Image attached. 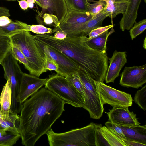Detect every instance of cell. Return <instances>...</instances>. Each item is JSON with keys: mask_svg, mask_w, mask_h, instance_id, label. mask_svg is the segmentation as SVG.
Instances as JSON below:
<instances>
[{"mask_svg": "<svg viewBox=\"0 0 146 146\" xmlns=\"http://www.w3.org/2000/svg\"><path fill=\"white\" fill-rule=\"evenodd\" d=\"M64 102L43 87L23 104L17 129L22 145L33 146L64 111Z\"/></svg>", "mask_w": 146, "mask_h": 146, "instance_id": "cell-1", "label": "cell"}, {"mask_svg": "<svg viewBox=\"0 0 146 146\" xmlns=\"http://www.w3.org/2000/svg\"><path fill=\"white\" fill-rule=\"evenodd\" d=\"M34 36L35 39L66 55L95 80L104 82L108 67L107 54L89 47L82 36H67L63 40L48 34Z\"/></svg>", "mask_w": 146, "mask_h": 146, "instance_id": "cell-2", "label": "cell"}, {"mask_svg": "<svg viewBox=\"0 0 146 146\" xmlns=\"http://www.w3.org/2000/svg\"><path fill=\"white\" fill-rule=\"evenodd\" d=\"M11 45L22 52L28 62V70L30 74L38 77L47 72L45 68V60L36 43L34 35L25 31L10 37Z\"/></svg>", "mask_w": 146, "mask_h": 146, "instance_id": "cell-3", "label": "cell"}, {"mask_svg": "<svg viewBox=\"0 0 146 146\" xmlns=\"http://www.w3.org/2000/svg\"><path fill=\"white\" fill-rule=\"evenodd\" d=\"M50 146H96L94 123L61 133L51 128L46 133Z\"/></svg>", "mask_w": 146, "mask_h": 146, "instance_id": "cell-4", "label": "cell"}, {"mask_svg": "<svg viewBox=\"0 0 146 146\" xmlns=\"http://www.w3.org/2000/svg\"><path fill=\"white\" fill-rule=\"evenodd\" d=\"M0 64L4 71V78L8 79L10 84L12 100L10 113H19L23 107L17 101L21 80L23 73L22 71L17 60L13 56L11 50L2 60Z\"/></svg>", "mask_w": 146, "mask_h": 146, "instance_id": "cell-5", "label": "cell"}, {"mask_svg": "<svg viewBox=\"0 0 146 146\" xmlns=\"http://www.w3.org/2000/svg\"><path fill=\"white\" fill-rule=\"evenodd\" d=\"M45 87L75 107H82L84 100L80 93L65 77L55 73L49 76Z\"/></svg>", "mask_w": 146, "mask_h": 146, "instance_id": "cell-6", "label": "cell"}, {"mask_svg": "<svg viewBox=\"0 0 146 146\" xmlns=\"http://www.w3.org/2000/svg\"><path fill=\"white\" fill-rule=\"evenodd\" d=\"M35 40L42 55L43 57L47 56L57 64L58 66L56 72L57 74L66 77L70 74L77 72L79 67L66 55L49 46Z\"/></svg>", "mask_w": 146, "mask_h": 146, "instance_id": "cell-7", "label": "cell"}, {"mask_svg": "<svg viewBox=\"0 0 146 146\" xmlns=\"http://www.w3.org/2000/svg\"><path fill=\"white\" fill-rule=\"evenodd\" d=\"M96 88L102 106L107 104L112 106H131L133 99L131 94L117 90L103 82L94 80Z\"/></svg>", "mask_w": 146, "mask_h": 146, "instance_id": "cell-8", "label": "cell"}, {"mask_svg": "<svg viewBox=\"0 0 146 146\" xmlns=\"http://www.w3.org/2000/svg\"><path fill=\"white\" fill-rule=\"evenodd\" d=\"M146 83V64L125 67L121 74L119 84L123 86L138 88Z\"/></svg>", "mask_w": 146, "mask_h": 146, "instance_id": "cell-9", "label": "cell"}, {"mask_svg": "<svg viewBox=\"0 0 146 146\" xmlns=\"http://www.w3.org/2000/svg\"><path fill=\"white\" fill-rule=\"evenodd\" d=\"M47 78L42 79L24 73L22 77L17 101L21 104L29 97L37 92L45 85Z\"/></svg>", "mask_w": 146, "mask_h": 146, "instance_id": "cell-10", "label": "cell"}, {"mask_svg": "<svg viewBox=\"0 0 146 146\" xmlns=\"http://www.w3.org/2000/svg\"><path fill=\"white\" fill-rule=\"evenodd\" d=\"M106 113L110 121L119 126H131L140 124L136 118V115L133 112L130 111L127 107H113L109 112Z\"/></svg>", "mask_w": 146, "mask_h": 146, "instance_id": "cell-11", "label": "cell"}, {"mask_svg": "<svg viewBox=\"0 0 146 146\" xmlns=\"http://www.w3.org/2000/svg\"><path fill=\"white\" fill-rule=\"evenodd\" d=\"M93 17L88 12L68 10L63 20L59 27L52 29V33L59 30L64 31L72 29L92 19Z\"/></svg>", "mask_w": 146, "mask_h": 146, "instance_id": "cell-12", "label": "cell"}, {"mask_svg": "<svg viewBox=\"0 0 146 146\" xmlns=\"http://www.w3.org/2000/svg\"><path fill=\"white\" fill-rule=\"evenodd\" d=\"M108 16V13L104 10L89 21L72 29L64 31L66 33L67 36H87L93 30L102 27L104 20Z\"/></svg>", "mask_w": 146, "mask_h": 146, "instance_id": "cell-13", "label": "cell"}, {"mask_svg": "<svg viewBox=\"0 0 146 146\" xmlns=\"http://www.w3.org/2000/svg\"><path fill=\"white\" fill-rule=\"evenodd\" d=\"M125 52L115 50L112 56L108 58L110 64L105 79L106 83L114 82L115 79L118 76L121 70L127 62Z\"/></svg>", "mask_w": 146, "mask_h": 146, "instance_id": "cell-14", "label": "cell"}, {"mask_svg": "<svg viewBox=\"0 0 146 146\" xmlns=\"http://www.w3.org/2000/svg\"><path fill=\"white\" fill-rule=\"evenodd\" d=\"M42 10L36 17H42L44 13L56 16L60 23L64 19L67 11L65 0H40Z\"/></svg>", "mask_w": 146, "mask_h": 146, "instance_id": "cell-15", "label": "cell"}, {"mask_svg": "<svg viewBox=\"0 0 146 146\" xmlns=\"http://www.w3.org/2000/svg\"><path fill=\"white\" fill-rule=\"evenodd\" d=\"M142 0H129L127 9L119 22L120 29L130 30L136 22L138 10Z\"/></svg>", "mask_w": 146, "mask_h": 146, "instance_id": "cell-16", "label": "cell"}, {"mask_svg": "<svg viewBox=\"0 0 146 146\" xmlns=\"http://www.w3.org/2000/svg\"><path fill=\"white\" fill-rule=\"evenodd\" d=\"M119 126L121 128L126 139L146 145V125Z\"/></svg>", "mask_w": 146, "mask_h": 146, "instance_id": "cell-17", "label": "cell"}, {"mask_svg": "<svg viewBox=\"0 0 146 146\" xmlns=\"http://www.w3.org/2000/svg\"><path fill=\"white\" fill-rule=\"evenodd\" d=\"M113 27L111 28L109 32L107 30L101 35L91 38L82 36L83 40L87 45L92 49L106 53V42L109 36L114 31Z\"/></svg>", "mask_w": 146, "mask_h": 146, "instance_id": "cell-18", "label": "cell"}, {"mask_svg": "<svg viewBox=\"0 0 146 146\" xmlns=\"http://www.w3.org/2000/svg\"><path fill=\"white\" fill-rule=\"evenodd\" d=\"M12 100L10 84L8 79L2 89L0 96V109L3 117H8L9 114Z\"/></svg>", "mask_w": 146, "mask_h": 146, "instance_id": "cell-19", "label": "cell"}, {"mask_svg": "<svg viewBox=\"0 0 146 146\" xmlns=\"http://www.w3.org/2000/svg\"><path fill=\"white\" fill-rule=\"evenodd\" d=\"M104 0L106 5L104 10L108 13V17L112 18H115L119 14L123 15L129 3V1Z\"/></svg>", "mask_w": 146, "mask_h": 146, "instance_id": "cell-20", "label": "cell"}, {"mask_svg": "<svg viewBox=\"0 0 146 146\" xmlns=\"http://www.w3.org/2000/svg\"><path fill=\"white\" fill-rule=\"evenodd\" d=\"M25 31H27L25 23L17 20L0 26V35L9 37Z\"/></svg>", "mask_w": 146, "mask_h": 146, "instance_id": "cell-21", "label": "cell"}, {"mask_svg": "<svg viewBox=\"0 0 146 146\" xmlns=\"http://www.w3.org/2000/svg\"><path fill=\"white\" fill-rule=\"evenodd\" d=\"M21 138L19 133L0 129V146H12Z\"/></svg>", "mask_w": 146, "mask_h": 146, "instance_id": "cell-22", "label": "cell"}, {"mask_svg": "<svg viewBox=\"0 0 146 146\" xmlns=\"http://www.w3.org/2000/svg\"><path fill=\"white\" fill-rule=\"evenodd\" d=\"M19 118V117L17 114H9L8 117H3V121L0 124V129L19 133L17 128L15 126V123Z\"/></svg>", "mask_w": 146, "mask_h": 146, "instance_id": "cell-23", "label": "cell"}, {"mask_svg": "<svg viewBox=\"0 0 146 146\" xmlns=\"http://www.w3.org/2000/svg\"><path fill=\"white\" fill-rule=\"evenodd\" d=\"M4 12L0 7V16L4 15ZM11 44L9 37L0 35V63L10 50Z\"/></svg>", "mask_w": 146, "mask_h": 146, "instance_id": "cell-24", "label": "cell"}, {"mask_svg": "<svg viewBox=\"0 0 146 146\" xmlns=\"http://www.w3.org/2000/svg\"><path fill=\"white\" fill-rule=\"evenodd\" d=\"M68 10L87 12V5L90 0H65Z\"/></svg>", "mask_w": 146, "mask_h": 146, "instance_id": "cell-25", "label": "cell"}, {"mask_svg": "<svg viewBox=\"0 0 146 146\" xmlns=\"http://www.w3.org/2000/svg\"><path fill=\"white\" fill-rule=\"evenodd\" d=\"M101 129L104 136L110 146H126L122 139L110 131L106 126H102Z\"/></svg>", "mask_w": 146, "mask_h": 146, "instance_id": "cell-26", "label": "cell"}, {"mask_svg": "<svg viewBox=\"0 0 146 146\" xmlns=\"http://www.w3.org/2000/svg\"><path fill=\"white\" fill-rule=\"evenodd\" d=\"M36 19L39 24L50 27H57L60 24L57 17L52 14L45 13L41 17H36Z\"/></svg>", "mask_w": 146, "mask_h": 146, "instance_id": "cell-27", "label": "cell"}, {"mask_svg": "<svg viewBox=\"0 0 146 146\" xmlns=\"http://www.w3.org/2000/svg\"><path fill=\"white\" fill-rule=\"evenodd\" d=\"M106 5L104 0H98L93 3H88L87 5V12L93 17L102 12Z\"/></svg>", "mask_w": 146, "mask_h": 146, "instance_id": "cell-28", "label": "cell"}, {"mask_svg": "<svg viewBox=\"0 0 146 146\" xmlns=\"http://www.w3.org/2000/svg\"><path fill=\"white\" fill-rule=\"evenodd\" d=\"M66 78L80 93L84 100V87L77 72L70 74Z\"/></svg>", "mask_w": 146, "mask_h": 146, "instance_id": "cell-29", "label": "cell"}, {"mask_svg": "<svg viewBox=\"0 0 146 146\" xmlns=\"http://www.w3.org/2000/svg\"><path fill=\"white\" fill-rule=\"evenodd\" d=\"M96 146H110L102 132L101 124L94 123Z\"/></svg>", "mask_w": 146, "mask_h": 146, "instance_id": "cell-30", "label": "cell"}, {"mask_svg": "<svg viewBox=\"0 0 146 146\" xmlns=\"http://www.w3.org/2000/svg\"><path fill=\"white\" fill-rule=\"evenodd\" d=\"M130 29L129 33L131 40L135 38L142 33L146 28V19H143L138 22H135Z\"/></svg>", "mask_w": 146, "mask_h": 146, "instance_id": "cell-31", "label": "cell"}, {"mask_svg": "<svg viewBox=\"0 0 146 146\" xmlns=\"http://www.w3.org/2000/svg\"><path fill=\"white\" fill-rule=\"evenodd\" d=\"M135 102L144 110H146V85L137 91L134 98Z\"/></svg>", "mask_w": 146, "mask_h": 146, "instance_id": "cell-32", "label": "cell"}, {"mask_svg": "<svg viewBox=\"0 0 146 146\" xmlns=\"http://www.w3.org/2000/svg\"><path fill=\"white\" fill-rule=\"evenodd\" d=\"M11 50L14 58L19 63L23 64L25 68L28 69L27 61L21 51L15 46L11 45Z\"/></svg>", "mask_w": 146, "mask_h": 146, "instance_id": "cell-33", "label": "cell"}, {"mask_svg": "<svg viewBox=\"0 0 146 146\" xmlns=\"http://www.w3.org/2000/svg\"><path fill=\"white\" fill-rule=\"evenodd\" d=\"M105 124L108 129L118 138L121 139H125L123 131L120 126L110 121L106 122Z\"/></svg>", "mask_w": 146, "mask_h": 146, "instance_id": "cell-34", "label": "cell"}, {"mask_svg": "<svg viewBox=\"0 0 146 146\" xmlns=\"http://www.w3.org/2000/svg\"><path fill=\"white\" fill-rule=\"evenodd\" d=\"M113 27V24L101 27L92 30L88 34L89 38H91L99 35Z\"/></svg>", "mask_w": 146, "mask_h": 146, "instance_id": "cell-35", "label": "cell"}, {"mask_svg": "<svg viewBox=\"0 0 146 146\" xmlns=\"http://www.w3.org/2000/svg\"><path fill=\"white\" fill-rule=\"evenodd\" d=\"M45 60V68L46 70L57 71L58 66L57 64L52 59L46 56H44Z\"/></svg>", "mask_w": 146, "mask_h": 146, "instance_id": "cell-36", "label": "cell"}, {"mask_svg": "<svg viewBox=\"0 0 146 146\" xmlns=\"http://www.w3.org/2000/svg\"><path fill=\"white\" fill-rule=\"evenodd\" d=\"M126 146H146V145L126 139H122Z\"/></svg>", "mask_w": 146, "mask_h": 146, "instance_id": "cell-37", "label": "cell"}, {"mask_svg": "<svg viewBox=\"0 0 146 146\" xmlns=\"http://www.w3.org/2000/svg\"><path fill=\"white\" fill-rule=\"evenodd\" d=\"M67 36L66 33L62 30H59L55 32L53 37L56 39L58 40H63Z\"/></svg>", "mask_w": 146, "mask_h": 146, "instance_id": "cell-38", "label": "cell"}, {"mask_svg": "<svg viewBox=\"0 0 146 146\" xmlns=\"http://www.w3.org/2000/svg\"><path fill=\"white\" fill-rule=\"evenodd\" d=\"M12 22L9 17L5 15L0 16V26H5Z\"/></svg>", "mask_w": 146, "mask_h": 146, "instance_id": "cell-39", "label": "cell"}, {"mask_svg": "<svg viewBox=\"0 0 146 146\" xmlns=\"http://www.w3.org/2000/svg\"><path fill=\"white\" fill-rule=\"evenodd\" d=\"M18 2L20 7L23 10H27L29 7L28 4L26 0H21L18 1Z\"/></svg>", "mask_w": 146, "mask_h": 146, "instance_id": "cell-40", "label": "cell"}, {"mask_svg": "<svg viewBox=\"0 0 146 146\" xmlns=\"http://www.w3.org/2000/svg\"><path fill=\"white\" fill-rule=\"evenodd\" d=\"M35 2L41 8L42 7V5H41L40 2V0H34Z\"/></svg>", "mask_w": 146, "mask_h": 146, "instance_id": "cell-41", "label": "cell"}, {"mask_svg": "<svg viewBox=\"0 0 146 146\" xmlns=\"http://www.w3.org/2000/svg\"><path fill=\"white\" fill-rule=\"evenodd\" d=\"M28 7L30 8H33L34 7V3H28Z\"/></svg>", "mask_w": 146, "mask_h": 146, "instance_id": "cell-42", "label": "cell"}, {"mask_svg": "<svg viewBox=\"0 0 146 146\" xmlns=\"http://www.w3.org/2000/svg\"><path fill=\"white\" fill-rule=\"evenodd\" d=\"M27 1L28 3H35L34 0H27Z\"/></svg>", "mask_w": 146, "mask_h": 146, "instance_id": "cell-43", "label": "cell"}, {"mask_svg": "<svg viewBox=\"0 0 146 146\" xmlns=\"http://www.w3.org/2000/svg\"><path fill=\"white\" fill-rule=\"evenodd\" d=\"M3 119V116L1 114H0V124L2 122Z\"/></svg>", "mask_w": 146, "mask_h": 146, "instance_id": "cell-44", "label": "cell"}, {"mask_svg": "<svg viewBox=\"0 0 146 146\" xmlns=\"http://www.w3.org/2000/svg\"><path fill=\"white\" fill-rule=\"evenodd\" d=\"M7 1H15L17 0H5Z\"/></svg>", "mask_w": 146, "mask_h": 146, "instance_id": "cell-45", "label": "cell"}, {"mask_svg": "<svg viewBox=\"0 0 146 146\" xmlns=\"http://www.w3.org/2000/svg\"><path fill=\"white\" fill-rule=\"evenodd\" d=\"M116 1H129V0H114Z\"/></svg>", "mask_w": 146, "mask_h": 146, "instance_id": "cell-46", "label": "cell"}, {"mask_svg": "<svg viewBox=\"0 0 146 146\" xmlns=\"http://www.w3.org/2000/svg\"><path fill=\"white\" fill-rule=\"evenodd\" d=\"M0 114H2V113H1V109H0Z\"/></svg>", "mask_w": 146, "mask_h": 146, "instance_id": "cell-47", "label": "cell"}, {"mask_svg": "<svg viewBox=\"0 0 146 146\" xmlns=\"http://www.w3.org/2000/svg\"><path fill=\"white\" fill-rule=\"evenodd\" d=\"M144 2H145V3H146V0H144Z\"/></svg>", "mask_w": 146, "mask_h": 146, "instance_id": "cell-48", "label": "cell"}]
</instances>
